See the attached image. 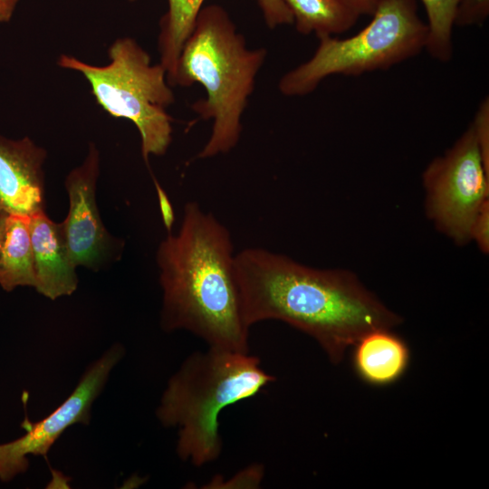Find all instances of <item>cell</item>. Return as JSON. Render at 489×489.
I'll return each mask as SVG.
<instances>
[{
    "label": "cell",
    "mask_w": 489,
    "mask_h": 489,
    "mask_svg": "<svg viewBox=\"0 0 489 489\" xmlns=\"http://www.w3.org/2000/svg\"><path fill=\"white\" fill-rule=\"evenodd\" d=\"M7 216L8 214L0 209V244L4 235Z\"/></svg>",
    "instance_id": "d4e9b609"
},
{
    "label": "cell",
    "mask_w": 489,
    "mask_h": 489,
    "mask_svg": "<svg viewBox=\"0 0 489 489\" xmlns=\"http://www.w3.org/2000/svg\"><path fill=\"white\" fill-rule=\"evenodd\" d=\"M423 182L427 216L458 244L468 242L489 194V169L472 124L452 148L427 166Z\"/></svg>",
    "instance_id": "52a82bcc"
},
{
    "label": "cell",
    "mask_w": 489,
    "mask_h": 489,
    "mask_svg": "<svg viewBox=\"0 0 489 489\" xmlns=\"http://www.w3.org/2000/svg\"><path fill=\"white\" fill-rule=\"evenodd\" d=\"M355 345L354 368L369 384H391L403 375L408 367V346L389 329L372 331L362 336Z\"/></svg>",
    "instance_id": "7c38bea8"
},
{
    "label": "cell",
    "mask_w": 489,
    "mask_h": 489,
    "mask_svg": "<svg viewBox=\"0 0 489 489\" xmlns=\"http://www.w3.org/2000/svg\"><path fill=\"white\" fill-rule=\"evenodd\" d=\"M471 239L475 240L481 251L488 254L489 251V202L486 201L477 214L472 228Z\"/></svg>",
    "instance_id": "ffe728a7"
},
{
    "label": "cell",
    "mask_w": 489,
    "mask_h": 489,
    "mask_svg": "<svg viewBox=\"0 0 489 489\" xmlns=\"http://www.w3.org/2000/svg\"><path fill=\"white\" fill-rule=\"evenodd\" d=\"M20 0H0V22L9 21Z\"/></svg>",
    "instance_id": "cb8c5ba5"
},
{
    "label": "cell",
    "mask_w": 489,
    "mask_h": 489,
    "mask_svg": "<svg viewBox=\"0 0 489 489\" xmlns=\"http://www.w3.org/2000/svg\"><path fill=\"white\" fill-rule=\"evenodd\" d=\"M100 172V153L93 143L82 165L65 179L69 211L60 224L71 260L76 267L98 269L112 248V238L104 227L96 204L95 191Z\"/></svg>",
    "instance_id": "9c48e42d"
},
{
    "label": "cell",
    "mask_w": 489,
    "mask_h": 489,
    "mask_svg": "<svg viewBox=\"0 0 489 489\" xmlns=\"http://www.w3.org/2000/svg\"><path fill=\"white\" fill-rule=\"evenodd\" d=\"M205 0H168V12L160 20L158 47L160 64L171 86L183 46L191 34Z\"/></svg>",
    "instance_id": "9a60e30c"
},
{
    "label": "cell",
    "mask_w": 489,
    "mask_h": 489,
    "mask_svg": "<svg viewBox=\"0 0 489 489\" xmlns=\"http://www.w3.org/2000/svg\"><path fill=\"white\" fill-rule=\"evenodd\" d=\"M233 244L213 214L195 201L185 205L179 231L168 233L156 253L164 331H187L208 347L249 352Z\"/></svg>",
    "instance_id": "7a4b0ae2"
},
{
    "label": "cell",
    "mask_w": 489,
    "mask_h": 489,
    "mask_svg": "<svg viewBox=\"0 0 489 489\" xmlns=\"http://www.w3.org/2000/svg\"><path fill=\"white\" fill-rule=\"evenodd\" d=\"M110 62L104 66L87 63L62 54L58 64L80 72L89 82L98 104L110 115L130 120L141 139V154L164 155L172 140V118L168 108L175 95L160 63L130 37L115 40L109 48Z\"/></svg>",
    "instance_id": "8992f818"
},
{
    "label": "cell",
    "mask_w": 489,
    "mask_h": 489,
    "mask_svg": "<svg viewBox=\"0 0 489 489\" xmlns=\"http://www.w3.org/2000/svg\"><path fill=\"white\" fill-rule=\"evenodd\" d=\"M264 22L270 29L292 24V13L283 0H256Z\"/></svg>",
    "instance_id": "d6986e66"
},
{
    "label": "cell",
    "mask_w": 489,
    "mask_h": 489,
    "mask_svg": "<svg viewBox=\"0 0 489 489\" xmlns=\"http://www.w3.org/2000/svg\"><path fill=\"white\" fill-rule=\"evenodd\" d=\"M153 180L158 195L162 221L168 233H170L175 222L174 209L163 187L159 185L157 179L153 178Z\"/></svg>",
    "instance_id": "7402d4cb"
},
{
    "label": "cell",
    "mask_w": 489,
    "mask_h": 489,
    "mask_svg": "<svg viewBox=\"0 0 489 489\" xmlns=\"http://www.w3.org/2000/svg\"><path fill=\"white\" fill-rule=\"evenodd\" d=\"M235 269L245 321H281L312 336L332 363L365 334L401 318L340 269H317L260 247L243 249Z\"/></svg>",
    "instance_id": "6da1fadb"
},
{
    "label": "cell",
    "mask_w": 489,
    "mask_h": 489,
    "mask_svg": "<svg viewBox=\"0 0 489 489\" xmlns=\"http://www.w3.org/2000/svg\"><path fill=\"white\" fill-rule=\"evenodd\" d=\"M273 380L249 352L208 347L189 355L169 379L156 414L165 427L177 429L178 457L202 466L221 454L223 409L255 396Z\"/></svg>",
    "instance_id": "277c9868"
},
{
    "label": "cell",
    "mask_w": 489,
    "mask_h": 489,
    "mask_svg": "<svg viewBox=\"0 0 489 489\" xmlns=\"http://www.w3.org/2000/svg\"><path fill=\"white\" fill-rule=\"evenodd\" d=\"M29 228L36 280L34 288L51 300L71 295L77 289L78 277L60 224L52 221L42 210L30 216Z\"/></svg>",
    "instance_id": "8fae6325"
},
{
    "label": "cell",
    "mask_w": 489,
    "mask_h": 489,
    "mask_svg": "<svg viewBox=\"0 0 489 489\" xmlns=\"http://www.w3.org/2000/svg\"><path fill=\"white\" fill-rule=\"evenodd\" d=\"M123 354L124 349L120 344L110 348L89 366L72 394L54 411L37 422L25 418L21 425L24 435L0 444L1 481H10L25 472L28 455H46L57 438L72 425L89 424L91 406Z\"/></svg>",
    "instance_id": "ba28073f"
},
{
    "label": "cell",
    "mask_w": 489,
    "mask_h": 489,
    "mask_svg": "<svg viewBox=\"0 0 489 489\" xmlns=\"http://www.w3.org/2000/svg\"><path fill=\"white\" fill-rule=\"evenodd\" d=\"M351 6L361 15L374 13L379 0H347Z\"/></svg>",
    "instance_id": "603a6c76"
},
{
    "label": "cell",
    "mask_w": 489,
    "mask_h": 489,
    "mask_svg": "<svg viewBox=\"0 0 489 489\" xmlns=\"http://www.w3.org/2000/svg\"><path fill=\"white\" fill-rule=\"evenodd\" d=\"M129 1H130V2H134V1H136V0H129Z\"/></svg>",
    "instance_id": "484cf974"
},
{
    "label": "cell",
    "mask_w": 489,
    "mask_h": 489,
    "mask_svg": "<svg viewBox=\"0 0 489 489\" xmlns=\"http://www.w3.org/2000/svg\"><path fill=\"white\" fill-rule=\"evenodd\" d=\"M29 218L8 215L0 244V285L7 292L17 286L35 287Z\"/></svg>",
    "instance_id": "4fadbf2b"
},
{
    "label": "cell",
    "mask_w": 489,
    "mask_h": 489,
    "mask_svg": "<svg viewBox=\"0 0 489 489\" xmlns=\"http://www.w3.org/2000/svg\"><path fill=\"white\" fill-rule=\"evenodd\" d=\"M44 149L31 139L0 136V209L30 217L44 210Z\"/></svg>",
    "instance_id": "30bf717a"
},
{
    "label": "cell",
    "mask_w": 489,
    "mask_h": 489,
    "mask_svg": "<svg viewBox=\"0 0 489 489\" xmlns=\"http://www.w3.org/2000/svg\"><path fill=\"white\" fill-rule=\"evenodd\" d=\"M480 148L485 167L489 169V99L484 98L479 104L471 123Z\"/></svg>",
    "instance_id": "ac0fdd59"
},
{
    "label": "cell",
    "mask_w": 489,
    "mask_h": 489,
    "mask_svg": "<svg viewBox=\"0 0 489 489\" xmlns=\"http://www.w3.org/2000/svg\"><path fill=\"white\" fill-rule=\"evenodd\" d=\"M296 31L303 35L333 36L350 30L360 14L347 0H283Z\"/></svg>",
    "instance_id": "5bb4252c"
},
{
    "label": "cell",
    "mask_w": 489,
    "mask_h": 489,
    "mask_svg": "<svg viewBox=\"0 0 489 489\" xmlns=\"http://www.w3.org/2000/svg\"><path fill=\"white\" fill-rule=\"evenodd\" d=\"M489 15V0H459L454 26L466 27L483 24Z\"/></svg>",
    "instance_id": "e0dca14e"
},
{
    "label": "cell",
    "mask_w": 489,
    "mask_h": 489,
    "mask_svg": "<svg viewBox=\"0 0 489 489\" xmlns=\"http://www.w3.org/2000/svg\"><path fill=\"white\" fill-rule=\"evenodd\" d=\"M427 16L426 50L439 62L450 61L453 54L452 32L459 0H421Z\"/></svg>",
    "instance_id": "2e32d148"
},
{
    "label": "cell",
    "mask_w": 489,
    "mask_h": 489,
    "mask_svg": "<svg viewBox=\"0 0 489 489\" xmlns=\"http://www.w3.org/2000/svg\"><path fill=\"white\" fill-rule=\"evenodd\" d=\"M263 475V466L256 465L239 472L233 478H231V481H225V483L221 482L215 485H224V487L225 485H236V487H239V485H244V487L249 485V487H255L260 484Z\"/></svg>",
    "instance_id": "44dd1931"
},
{
    "label": "cell",
    "mask_w": 489,
    "mask_h": 489,
    "mask_svg": "<svg viewBox=\"0 0 489 489\" xmlns=\"http://www.w3.org/2000/svg\"><path fill=\"white\" fill-rule=\"evenodd\" d=\"M267 57L250 49L228 13L219 5L202 7L177 61L171 86L199 83L206 97L192 103L200 119L212 120L210 137L199 158L230 152L242 132V116Z\"/></svg>",
    "instance_id": "3957f363"
},
{
    "label": "cell",
    "mask_w": 489,
    "mask_h": 489,
    "mask_svg": "<svg viewBox=\"0 0 489 489\" xmlns=\"http://www.w3.org/2000/svg\"><path fill=\"white\" fill-rule=\"evenodd\" d=\"M372 16L352 36L319 37L313 55L282 76L280 92L307 95L329 76L386 70L426 49L428 28L418 16L416 0H379Z\"/></svg>",
    "instance_id": "5b68a950"
}]
</instances>
